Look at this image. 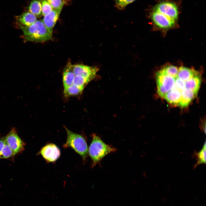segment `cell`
Wrapping results in <instances>:
<instances>
[{"label":"cell","mask_w":206,"mask_h":206,"mask_svg":"<svg viewBox=\"0 0 206 206\" xmlns=\"http://www.w3.org/2000/svg\"><path fill=\"white\" fill-rule=\"evenodd\" d=\"M92 140L88 150V153L92 160V167L95 166L105 156L115 152L117 149L105 143L96 134L92 135Z\"/></svg>","instance_id":"2"},{"label":"cell","mask_w":206,"mask_h":206,"mask_svg":"<svg viewBox=\"0 0 206 206\" xmlns=\"http://www.w3.org/2000/svg\"><path fill=\"white\" fill-rule=\"evenodd\" d=\"M156 77L157 92L160 97L163 98L172 89L176 78L166 74L161 70L156 74Z\"/></svg>","instance_id":"4"},{"label":"cell","mask_w":206,"mask_h":206,"mask_svg":"<svg viewBox=\"0 0 206 206\" xmlns=\"http://www.w3.org/2000/svg\"><path fill=\"white\" fill-rule=\"evenodd\" d=\"M19 25L23 32L25 41L42 42L52 38V34L46 27L42 20H37L33 24L28 27Z\"/></svg>","instance_id":"1"},{"label":"cell","mask_w":206,"mask_h":206,"mask_svg":"<svg viewBox=\"0 0 206 206\" xmlns=\"http://www.w3.org/2000/svg\"><path fill=\"white\" fill-rule=\"evenodd\" d=\"M166 74L174 78L177 77L178 72L177 68L174 66H169L161 70Z\"/></svg>","instance_id":"20"},{"label":"cell","mask_w":206,"mask_h":206,"mask_svg":"<svg viewBox=\"0 0 206 206\" xmlns=\"http://www.w3.org/2000/svg\"><path fill=\"white\" fill-rule=\"evenodd\" d=\"M153 11L159 12L175 21L178 17L179 11L177 5L169 1L161 2L154 7Z\"/></svg>","instance_id":"6"},{"label":"cell","mask_w":206,"mask_h":206,"mask_svg":"<svg viewBox=\"0 0 206 206\" xmlns=\"http://www.w3.org/2000/svg\"><path fill=\"white\" fill-rule=\"evenodd\" d=\"M12 156L13 157L12 150L6 143L2 150L1 158L8 159Z\"/></svg>","instance_id":"24"},{"label":"cell","mask_w":206,"mask_h":206,"mask_svg":"<svg viewBox=\"0 0 206 206\" xmlns=\"http://www.w3.org/2000/svg\"><path fill=\"white\" fill-rule=\"evenodd\" d=\"M5 138L6 143L12 150L13 157L23 150L25 144L14 128L11 129Z\"/></svg>","instance_id":"5"},{"label":"cell","mask_w":206,"mask_h":206,"mask_svg":"<svg viewBox=\"0 0 206 206\" xmlns=\"http://www.w3.org/2000/svg\"><path fill=\"white\" fill-rule=\"evenodd\" d=\"M61 12V11L53 9L49 13L44 16L42 20L46 27L52 34L54 27L59 19Z\"/></svg>","instance_id":"10"},{"label":"cell","mask_w":206,"mask_h":206,"mask_svg":"<svg viewBox=\"0 0 206 206\" xmlns=\"http://www.w3.org/2000/svg\"><path fill=\"white\" fill-rule=\"evenodd\" d=\"M197 74L195 71L192 69L181 66L178 69L177 77L184 81H186Z\"/></svg>","instance_id":"16"},{"label":"cell","mask_w":206,"mask_h":206,"mask_svg":"<svg viewBox=\"0 0 206 206\" xmlns=\"http://www.w3.org/2000/svg\"><path fill=\"white\" fill-rule=\"evenodd\" d=\"M201 82V79L197 74L185 81L186 88L192 90L197 95Z\"/></svg>","instance_id":"15"},{"label":"cell","mask_w":206,"mask_h":206,"mask_svg":"<svg viewBox=\"0 0 206 206\" xmlns=\"http://www.w3.org/2000/svg\"><path fill=\"white\" fill-rule=\"evenodd\" d=\"M73 65L69 62L64 69L62 75L64 89L71 86L73 83L75 76L73 70Z\"/></svg>","instance_id":"11"},{"label":"cell","mask_w":206,"mask_h":206,"mask_svg":"<svg viewBox=\"0 0 206 206\" xmlns=\"http://www.w3.org/2000/svg\"><path fill=\"white\" fill-rule=\"evenodd\" d=\"M53 10L61 11L64 6L68 0H47Z\"/></svg>","instance_id":"19"},{"label":"cell","mask_w":206,"mask_h":206,"mask_svg":"<svg viewBox=\"0 0 206 206\" xmlns=\"http://www.w3.org/2000/svg\"><path fill=\"white\" fill-rule=\"evenodd\" d=\"M41 4L42 15L44 16L52 11L53 9L47 0H40Z\"/></svg>","instance_id":"23"},{"label":"cell","mask_w":206,"mask_h":206,"mask_svg":"<svg viewBox=\"0 0 206 206\" xmlns=\"http://www.w3.org/2000/svg\"><path fill=\"white\" fill-rule=\"evenodd\" d=\"M185 81L180 79L177 77H176L175 78L174 85L171 90H177L181 93L186 88Z\"/></svg>","instance_id":"21"},{"label":"cell","mask_w":206,"mask_h":206,"mask_svg":"<svg viewBox=\"0 0 206 206\" xmlns=\"http://www.w3.org/2000/svg\"><path fill=\"white\" fill-rule=\"evenodd\" d=\"M96 66H91L81 64L73 65V70L75 76H82L93 80L98 71Z\"/></svg>","instance_id":"8"},{"label":"cell","mask_w":206,"mask_h":206,"mask_svg":"<svg viewBox=\"0 0 206 206\" xmlns=\"http://www.w3.org/2000/svg\"><path fill=\"white\" fill-rule=\"evenodd\" d=\"M29 12L38 17L42 15L41 4L40 0H33L31 2L29 7Z\"/></svg>","instance_id":"17"},{"label":"cell","mask_w":206,"mask_h":206,"mask_svg":"<svg viewBox=\"0 0 206 206\" xmlns=\"http://www.w3.org/2000/svg\"><path fill=\"white\" fill-rule=\"evenodd\" d=\"M18 20L20 23L19 25L28 27L36 22L37 20V18L36 16L30 12H27L19 16Z\"/></svg>","instance_id":"13"},{"label":"cell","mask_w":206,"mask_h":206,"mask_svg":"<svg viewBox=\"0 0 206 206\" xmlns=\"http://www.w3.org/2000/svg\"><path fill=\"white\" fill-rule=\"evenodd\" d=\"M151 17L154 23L159 27L167 29L172 27L175 21L158 12L153 11Z\"/></svg>","instance_id":"9"},{"label":"cell","mask_w":206,"mask_h":206,"mask_svg":"<svg viewBox=\"0 0 206 206\" xmlns=\"http://www.w3.org/2000/svg\"><path fill=\"white\" fill-rule=\"evenodd\" d=\"M60 153V149L56 145L49 143L42 147L37 155H41L47 163H53L59 159Z\"/></svg>","instance_id":"7"},{"label":"cell","mask_w":206,"mask_h":206,"mask_svg":"<svg viewBox=\"0 0 206 206\" xmlns=\"http://www.w3.org/2000/svg\"><path fill=\"white\" fill-rule=\"evenodd\" d=\"M64 128L67 132V137L66 142L63 145V148H66L70 147L72 149L81 157L83 163L85 164L88 154L86 140L82 135L71 131L65 126Z\"/></svg>","instance_id":"3"},{"label":"cell","mask_w":206,"mask_h":206,"mask_svg":"<svg viewBox=\"0 0 206 206\" xmlns=\"http://www.w3.org/2000/svg\"><path fill=\"white\" fill-rule=\"evenodd\" d=\"M6 143L5 137L0 139V158H1L2 150Z\"/></svg>","instance_id":"25"},{"label":"cell","mask_w":206,"mask_h":206,"mask_svg":"<svg viewBox=\"0 0 206 206\" xmlns=\"http://www.w3.org/2000/svg\"><path fill=\"white\" fill-rule=\"evenodd\" d=\"M182 97L179 106L181 108L187 106L191 101L197 96L192 90L185 88L181 93Z\"/></svg>","instance_id":"14"},{"label":"cell","mask_w":206,"mask_h":206,"mask_svg":"<svg viewBox=\"0 0 206 206\" xmlns=\"http://www.w3.org/2000/svg\"><path fill=\"white\" fill-rule=\"evenodd\" d=\"M181 97V92L177 90H171L165 95L163 98L172 104L179 106Z\"/></svg>","instance_id":"12"},{"label":"cell","mask_w":206,"mask_h":206,"mask_svg":"<svg viewBox=\"0 0 206 206\" xmlns=\"http://www.w3.org/2000/svg\"><path fill=\"white\" fill-rule=\"evenodd\" d=\"M206 145L205 141L201 149L198 152L195 153L197 161V162L195 165V167L199 164L206 163Z\"/></svg>","instance_id":"18"},{"label":"cell","mask_w":206,"mask_h":206,"mask_svg":"<svg viewBox=\"0 0 206 206\" xmlns=\"http://www.w3.org/2000/svg\"><path fill=\"white\" fill-rule=\"evenodd\" d=\"M136 0H114L115 7L119 10L124 9L128 5Z\"/></svg>","instance_id":"22"}]
</instances>
